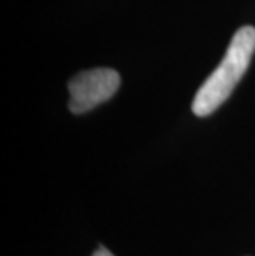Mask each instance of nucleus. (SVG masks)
Returning <instances> with one entry per match:
<instances>
[{"instance_id":"1","label":"nucleus","mask_w":255,"mask_h":256,"mask_svg":"<svg viewBox=\"0 0 255 256\" xmlns=\"http://www.w3.org/2000/svg\"><path fill=\"white\" fill-rule=\"evenodd\" d=\"M255 52V28L242 26L232 36L225 56L214 73L204 81L192 101V112L199 118L212 114L235 90L237 83L245 74Z\"/></svg>"},{"instance_id":"2","label":"nucleus","mask_w":255,"mask_h":256,"mask_svg":"<svg viewBox=\"0 0 255 256\" xmlns=\"http://www.w3.org/2000/svg\"><path fill=\"white\" fill-rule=\"evenodd\" d=\"M119 74L111 68H95L75 74L68 83V108L73 114H83L116 94Z\"/></svg>"},{"instance_id":"3","label":"nucleus","mask_w":255,"mask_h":256,"mask_svg":"<svg viewBox=\"0 0 255 256\" xmlns=\"http://www.w3.org/2000/svg\"><path fill=\"white\" fill-rule=\"evenodd\" d=\"M93 256H113V253L110 252V250H106L105 246H100V248L95 252Z\"/></svg>"}]
</instances>
